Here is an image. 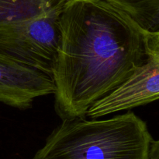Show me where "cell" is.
Instances as JSON below:
<instances>
[{
    "instance_id": "cell-1",
    "label": "cell",
    "mask_w": 159,
    "mask_h": 159,
    "mask_svg": "<svg viewBox=\"0 0 159 159\" xmlns=\"http://www.w3.org/2000/svg\"><path fill=\"white\" fill-rule=\"evenodd\" d=\"M60 28L52 79L54 109L61 120L85 117L93 103L130 76L159 45V33L144 31L103 0H69Z\"/></svg>"
},
{
    "instance_id": "cell-2",
    "label": "cell",
    "mask_w": 159,
    "mask_h": 159,
    "mask_svg": "<svg viewBox=\"0 0 159 159\" xmlns=\"http://www.w3.org/2000/svg\"><path fill=\"white\" fill-rule=\"evenodd\" d=\"M132 112L106 119L62 120L32 159H148L153 140Z\"/></svg>"
},
{
    "instance_id": "cell-3",
    "label": "cell",
    "mask_w": 159,
    "mask_h": 159,
    "mask_svg": "<svg viewBox=\"0 0 159 159\" xmlns=\"http://www.w3.org/2000/svg\"><path fill=\"white\" fill-rule=\"evenodd\" d=\"M69 0H0V53L52 78Z\"/></svg>"
},
{
    "instance_id": "cell-4",
    "label": "cell",
    "mask_w": 159,
    "mask_h": 159,
    "mask_svg": "<svg viewBox=\"0 0 159 159\" xmlns=\"http://www.w3.org/2000/svg\"><path fill=\"white\" fill-rule=\"evenodd\" d=\"M159 98V45L147 60L118 87L92 104L85 117L96 119L116 112L130 110Z\"/></svg>"
},
{
    "instance_id": "cell-5",
    "label": "cell",
    "mask_w": 159,
    "mask_h": 159,
    "mask_svg": "<svg viewBox=\"0 0 159 159\" xmlns=\"http://www.w3.org/2000/svg\"><path fill=\"white\" fill-rule=\"evenodd\" d=\"M54 92L48 75L0 53V102L24 110L31 108L35 98Z\"/></svg>"
},
{
    "instance_id": "cell-6",
    "label": "cell",
    "mask_w": 159,
    "mask_h": 159,
    "mask_svg": "<svg viewBox=\"0 0 159 159\" xmlns=\"http://www.w3.org/2000/svg\"><path fill=\"white\" fill-rule=\"evenodd\" d=\"M125 12L147 32L159 33V0H103Z\"/></svg>"
},
{
    "instance_id": "cell-7",
    "label": "cell",
    "mask_w": 159,
    "mask_h": 159,
    "mask_svg": "<svg viewBox=\"0 0 159 159\" xmlns=\"http://www.w3.org/2000/svg\"><path fill=\"white\" fill-rule=\"evenodd\" d=\"M148 159H159V141L158 140H152Z\"/></svg>"
}]
</instances>
